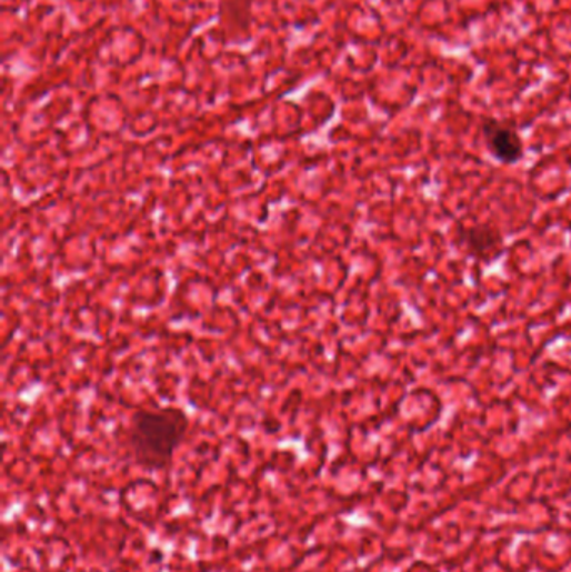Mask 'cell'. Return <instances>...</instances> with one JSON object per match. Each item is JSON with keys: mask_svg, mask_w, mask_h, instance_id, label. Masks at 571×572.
<instances>
[{"mask_svg": "<svg viewBox=\"0 0 571 572\" xmlns=\"http://www.w3.org/2000/svg\"><path fill=\"white\" fill-rule=\"evenodd\" d=\"M483 134L491 157L500 163L514 164L523 158V141L514 129L498 121H487Z\"/></svg>", "mask_w": 571, "mask_h": 572, "instance_id": "7a4b0ae2", "label": "cell"}, {"mask_svg": "<svg viewBox=\"0 0 571 572\" xmlns=\"http://www.w3.org/2000/svg\"><path fill=\"white\" fill-rule=\"evenodd\" d=\"M464 243L478 257H491V250H500L501 238L491 228L478 227L464 234Z\"/></svg>", "mask_w": 571, "mask_h": 572, "instance_id": "3957f363", "label": "cell"}, {"mask_svg": "<svg viewBox=\"0 0 571 572\" xmlns=\"http://www.w3.org/2000/svg\"><path fill=\"white\" fill-rule=\"evenodd\" d=\"M188 431V419L181 410H141L131 420L128 445L138 464L163 469L170 464Z\"/></svg>", "mask_w": 571, "mask_h": 572, "instance_id": "6da1fadb", "label": "cell"}]
</instances>
